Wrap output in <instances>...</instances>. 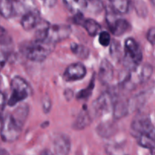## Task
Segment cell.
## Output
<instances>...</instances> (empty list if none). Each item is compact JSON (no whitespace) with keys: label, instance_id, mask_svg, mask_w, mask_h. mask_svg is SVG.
Returning <instances> with one entry per match:
<instances>
[{"label":"cell","instance_id":"6da1fadb","mask_svg":"<svg viewBox=\"0 0 155 155\" xmlns=\"http://www.w3.org/2000/svg\"><path fill=\"white\" fill-rule=\"evenodd\" d=\"M55 44L47 40H37L24 44L21 50L27 59L34 62L45 61L54 51Z\"/></svg>","mask_w":155,"mask_h":155},{"label":"cell","instance_id":"7a4b0ae2","mask_svg":"<svg viewBox=\"0 0 155 155\" xmlns=\"http://www.w3.org/2000/svg\"><path fill=\"white\" fill-rule=\"evenodd\" d=\"M143 58L142 48L133 38H127L124 42V64L130 71L139 68Z\"/></svg>","mask_w":155,"mask_h":155},{"label":"cell","instance_id":"3957f363","mask_svg":"<svg viewBox=\"0 0 155 155\" xmlns=\"http://www.w3.org/2000/svg\"><path fill=\"white\" fill-rule=\"evenodd\" d=\"M11 89L12 93L7 101L8 105L10 107L17 105L33 94V89L30 85L23 77L19 76H16L12 80Z\"/></svg>","mask_w":155,"mask_h":155},{"label":"cell","instance_id":"277c9868","mask_svg":"<svg viewBox=\"0 0 155 155\" xmlns=\"http://www.w3.org/2000/svg\"><path fill=\"white\" fill-rule=\"evenodd\" d=\"M22 126L20 125L11 114L5 116L2 120L0 136L5 142H14L19 138L22 131Z\"/></svg>","mask_w":155,"mask_h":155},{"label":"cell","instance_id":"5b68a950","mask_svg":"<svg viewBox=\"0 0 155 155\" xmlns=\"http://www.w3.org/2000/svg\"><path fill=\"white\" fill-rule=\"evenodd\" d=\"M131 134L138 138L140 136H148L154 138V127L148 115L140 114L134 118L130 127Z\"/></svg>","mask_w":155,"mask_h":155},{"label":"cell","instance_id":"8992f818","mask_svg":"<svg viewBox=\"0 0 155 155\" xmlns=\"http://www.w3.org/2000/svg\"><path fill=\"white\" fill-rule=\"evenodd\" d=\"M117 14L115 13L112 9L108 11L106 15V21L108 25L109 30L113 35L116 36H121L130 31L131 26L126 19L119 18Z\"/></svg>","mask_w":155,"mask_h":155},{"label":"cell","instance_id":"52a82bcc","mask_svg":"<svg viewBox=\"0 0 155 155\" xmlns=\"http://www.w3.org/2000/svg\"><path fill=\"white\" fill-rule=\"evenodd\" d=\"M71 31V26L67 24H48L45 31V40L56 44L68 39Z\"/></svg>","mask_w":155,"mask_h":155},{"label":"cell","instance_id":"ba28073f","mask_svg":"<svg viewBox=\"0 0 155 155\" xmlns=\"http://www.w3.org/2000/svg\"><path fill=\"white\" fill-rule=\"evenodd\" d=\"M114 97L110 92H106L101 94L92 104L95 114L97 116H102L106 113L112 110Z\"/></svg>","mask_w":155,"mask_h":155},{"label":"cell","instance_id":"9c48e42d","mask_svg":"<svg viewBox=\"0 0 155 155\" xmlns=\"http://www.w3.org/2000/svg\"><path fill=\"white\" fill-rule=\"evenodd\" d=\"M86 67L80 62L70 64L65 69L63 74V79L67 82H74L80 80L84 78L86 75Z\"/></svg>","mask_w":155,"mask_h":155},{"label":"cell","instance_id":"30bf717a","mask_svg":"<svg viewBox=\"0 0 155 155\" xmlns=\"http://www.w3.org/2000/svg\"><path fill=\"white\" fill-rule=\"evenodd\" d=\"M41 18L39 12L36 8L31 9L22 15L21 20V24L24 30L27 31L36 28L41 22Z\"/></svg>","mask_w":155,"mask_h":155},{"label":"cell","instance_id":"8fae6325","mask_svg":"<svg viewBox=\"0 0 155 155\" xmlns=\"http://www.w3.org/2000/svg\"><path fill=\"white\" fill-rule=\"evenodd\" d=\"M54 148L58 155H68L71 150V140L65 134H59L54 140Z\"/></svg>","mask_w":155,"mask_h":155},{"label":"cell","instance_id":"7c38bea8","mask_svg":"<svg viewBox=\"0 0 155 155\" xmlns=\"http://www.w3.org/2000/svg\"><path fill=\"white\" fill-rule=\"evenodd\" d=\"M114 77V68L111 63L107 59L101 61L98 71V78L104 84H107L112 80Z\"/></svg>","mask_w":155,"mask_h":155},{"label":"cell","instance_id":"4fadbf2b","mask_svg":"<svg viewBox=\"0 0 155 155\" xmlns=\"http://www.w3.org/2000/svg\"><path fill=\"white\" fill-rule=\"evenodd\" d=\"M130 107H129V101L124 98H114L113 107H112V111H113L114 118L115 120L121 119L124 116L127 115Z\"/></svg>","mask_w":155,"mask_h":155},{"label":"cell","instance_id":"5bb4252c","mask_svg":"<svg viewBox=\"0 0 155 155\" xmlns=\"http://www.w3.org/2000/svg\"><path fill=\"white\" fill-rule=\"evenodd\" d=\"M91 123H92V118L88 112L87 106L85 104L77 116L76 120L74 121L73 124V128L76 130H82L86 127H89Z\"/></svg>","mask_w":155,"mask_h":155},{"label":"cell","instance_id":"9a60e30c","mask_svg":"<svg viewBox=\"0 0 155 155\" xmlns=\"http://www.w3.org/2000/svg\"><path fill=\"white\" fill-rule=\"evenodd\" d=\"M66 7L74 13H83L88 10V2L86 0H63Z\"/></svg>","mask_w":155,"mask_h":155},{"label":"cell","instance_id":"2e32d148","mask_svg":"<svg viewBox=\"0 0 155 155\" xmlns=\"http://www.w3.org/2000/svg\"><path fill=\"white\" fill-rule=\"evenodd\" d=\"M110 8L117 15H125L130 10L131 0H108Z\"/></svg>","mask_w":155,"mask_h":155},{"label":"cell","instance_id":"e0dca14e","mask_svg":"<svg viewBox=\"0 0 155 155\" xmlns=\"http://www.w3.org/2000/svg\"><path fill=\"white\" fill-rule=\"evenodd\" d=\"M29 114V106L27 104H21L11 114L14 119L21 126H24Z\"/></svg>","mask_w":155,"mask_h":155},{"label":"cell","instance_id":"ac0fdd59","mask_svg":"<svg viewBox=\"0 0 155 155\" xmlns=\"http://www.w3.org/2000/svg\"><path fill=\"white\" fill-rule=\"evenodd\" d=\"M11 50H12V46H11L10 41H0V72L4 68L5 65L8 60Z\"/></svg>","mask_w":155,"mask_h":155},{"label":"cell","instance_id":"d6986e66","mask_svg":"<svg viewBox=\"0 0 155 155\" xmlns=\"http://www.w3.org/2000/svg\"><path fill=\"white\" fill-rule=\"evenodd\" d=\"M81 26L83 27L90 36H95L101 32V25L92 18H85Z\"/></svg>","mask_w":155,"mask_h":155},{"label":"cell","instance_id":"ffe728a7","mask_svg":"<svg viewBox=\"0 0 155 155\" xmlns=\"http://www.w3.org/2000/svg\"><path fill=\"white\" fill-rule=\"evenodd\" d=\"M153 71H154V69H153L152 65L149 64H145L139 70L137 80L138 83L140 84H143V83L148 82L152 76Z\"/></svg>","mask_w":155,"mask_h":155},{"label":"cell","instance_id":"44dd1931","mask_svg":"<svg viewBox=\"0 0 155 155\" xmlns=\"http://www.w3.org/2000/svg\"><path fill=\"white\" fill-rule=\"evenodd\" d=\"M71 49L75 55L81 59H86L89 55V50L87 47L77 43H72Z\"/></svg>","mask_w":155,"mask_h":155},{"label":"cell","instance_id":"7402d4cb","mask_svg":"<svg viewBox=\"0 0 155 155\" xmlns=\"http://www.w3.org/2000/svg\"><path fill=\"white\" fill-rule=\"evenodd\" d=\"M137 142L140 146L145 148H148L151 152H154V138L148 136H140L138 138Z\"/></svg>","mask_w":155,"mask_h":155},{"label":"cell","instance_id":"603a6c76","mask_svg":"<svg viewBox=\"0 0 155 155\" xmlns=\"http://www.w3.org/2000/svg\"><path fill=\"white\" fill-rule=\"evenodd\" d=\"M94 87H95V78L94 76L92 77V80H90L89 86L85 89H82L80 92L77 93V98L78 99H86V98H89L90 95H92V92H93Z\"/></svg>","mask_w":155,"mask_h":155},{"label":"cell","instance_id":"cb8c5ba5","mask_svg":"<svg viewBox=\"0 0 155 155\" xmlns=\"http://www.w3.org/2000/svg\"><path fill=\"white\" fill-rule=\"evenodd\" d=\"M88 2V10L93 13L100 12L103 8L101 0H86Z\"/></svg>","mask_w":155,"mask_h":155},{"label":"cell","instance_id":"d4e9b609","mask_svg":"<svg viewBox=\"0 0 155 155\" xmlns=\"http://www.w3.org/2000/svg\"><path fill=\"white\" fill-rule=\"evenodd\" d=\"M98 34H99V36H98L99 43L104 47L108 46L110 44V40H111L110 33L107 31H101Z\"/></svg>","mask_w":155,"mask_h":155},{"label":"cell","instance_id":"484cf974","mask_svg":"<svg viewBox=\"0 0 155 155\" xmlns=\"http://www.w3.org/2000/svg\"><path fill=\"white\" fill-rule=\"evenodd\" d=\"M42 109L45 114H48L50 111L51 107V101L49 98V97L45 96L44 97L43 99L42 100Z\"/></svg>","mask_w":155,"mask_h":155},{"label":"cell","instance_id":"4316f807","mask_svg":"<svg viewBox=\"0 0 155 155\" xmlns=\"http://www.w3.org/2000/svg\"><path fill=\"white\" fill-rule=\"evenodd\" d=\"M6 104V100L5 94L0 91V121L2 120V113L5 109V106Z\"/></svg>","mask_w":155,"mask_h":155},{"label":"cell","instance_id":"83f0119b","mask_svg":"<svg viewBox=\"0 0 155 155\" xmlns=\"http://www.w3.org/2000/svg\"><path fill=\"white\" fill-rule=\"evenodd\" d=\"M147 39L148 42L152 45H154L155 42V30L154 27H151L148 30V33H147Z\"/></svg>","mask_w":155,"mask_h":155},{"label":"cell","instance_id":"f1b7e54d","mask_svg":"<svg viewBox=\"0 0 155 155\" xmlns=\"http://www.w3.org/2000/svg\"><path fill=\"white\" fill-rule=\"evenodd\" d=\"M64 96L68 101L71 100V98H72V97L74 96V92H73L72 89H66V90L64 91Z\"/></svg>","mask_w":155,"mask_h":155},{"label":"cell","instance_id":"f546056e","mask_svg":"<svg viewBox=\"0 0 155 155\" xmlns=\"http://www.w3.org/2000/svg\"><path fill=\"white\" fill-rule=\"evenodd\" d=\"M5 34H6L5 29L3 28L2 27H1V26H0V38L4 37V36H5Z\"/></svg>","mask_w":155,"mask_h":155},{"label":"cell","instance_id":"4dcf8cb0","mask_svg":"<svg viewBox=\"0 0 155 155\" xmlns=\"http://www.w3.org/2000/svg\"><path fill=\"white\" fill-rule=\"evenodd\" d=\"M41 155H54L49 150H45V151H42V153L41 154Z\"/></svg>","mask_w":155,"mask_h":155},{"label":"cell","instance_id":"1f68e13d","mask_svg":"<svg viewBox=\"0 0 155 155\" xmlns=\"http://www.w3.org/2000/svg\"><path fill=\"white\" fill-rule=\"evenodd\" d=\"M0 155H10V154H9V153L6 150L0 148Z\"/></svg>","mask_w":155,"mask_h":155},{"label":"cell","instance_id":"d6a6232c","mask_svg":"<svg viewBox=\"0 0 155 155\" xmlns=\"http://www.w3.org/2000/svg\"><path fill=\"white\" fill-rule=\"evenodd\" d=\"M151 3H152L153 5H154V0H151Z\"/></svg>","mask_w":155,"mask_h":155}]
</instances>
